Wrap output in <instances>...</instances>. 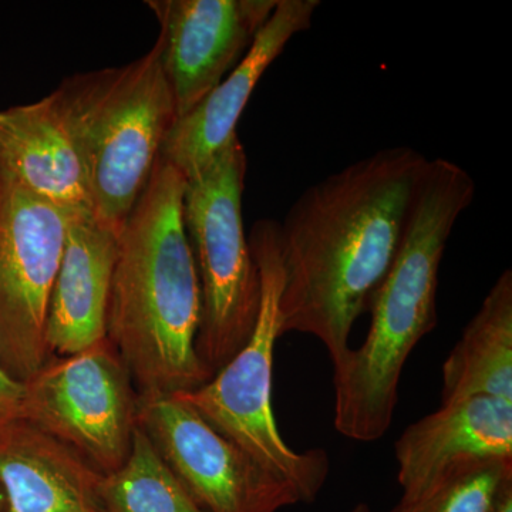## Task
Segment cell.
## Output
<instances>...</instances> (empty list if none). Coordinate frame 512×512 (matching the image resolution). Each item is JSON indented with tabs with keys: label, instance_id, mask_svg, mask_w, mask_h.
<instances>
[{
	"label": "cell",
	"instance_id": "1",
	"mask_svg": "<svg viewBox=\"0 0 512 512\" xmlns=\"http://www.w3.org/2000/svg\"><path fill=\"white\" fill-rule=\"evenodd\" d=\"M429 158L390 147L306 188L279 224L284 285L282 336L305 333L333 366L369 311L399 248L414 191Z\"/></svg>",
	"mask_w": 512,
	"mask_h": 512
},
{
	"label": "cell",
	"instance_id": "2",
	"mask_svg": "<svg viewBox=\"0 0 512 512\" xmlns=\"http://www.w3.org/2000/svg\"><path fill=\"white\" fill-rule=\"evenodd\" d=\"M185 183L158 157L119 232L107 339L141 397L194 392L211 379L195 350L201 289L183 220Z\"/></svg>",
	"mask_w": 512,
	"mask_h": 512
},
{
	"label": "cell",
	"instance_id": "3",
	"mask_svg": "<svg viewBox=\"0 0 512 512\" xmlns=\"http://www.w3.org/2000/svg\"><path fill=\"white\" fill-rule=\"evenodd\" d=\"M474 195L476 183L463 167L429 160L392 265L370 303L365 342L333 366L335 429L346 439L372 443L392 426L404 365L439 322L437 289L447 241Z\"/></svg>",
	"mask_w": 512,
	"mask_h": 512
},
{
	"label": "cell",
	"instance_id": "4",
	"mask_svg": "<svg viewBox=\"0 0 512 512\" xmlns=\"http://www.w3.org/2000/svg\"><path fill=\"white\" fill-rule=\"evenodd\" d=\"M52 94L82 153L94 217L120 231L178 120L157 46L126 66L67 77Z\"/></svg>",
	"mask_w": 512,
	"mask_h": 512
},
{
	"label": "cell",
	"instance_id": "5",
	"mask_svg": "<svg viewBox=\"0 0 512 512\" xmlns=\"http://www.w3.org/2000/svg\"><path fill=\"white\" fill-rule=\"evenodd\" d=\"M248 241L261 276V306L254 332L207 383L175 396L256 463L291 484L299 503L311 504L328 480V453L322 448L299 453L289 447L272 409L274 353L282 336L279 299L284 285L278 222H256Z\"/></svg>",
	"mask_w": 512,
	"mask_h": 512
},
{
	"label": "cell",
	"instance_id": "6",
	"mask_svg": "<svg viewBox=\"0 0 512 512\" xmlns=\"http://www.w3.org/2000/svg\"><path fill=\"white\" fill-rule=\"evenodd\" d=\"M247 154L238 134L187 178L183 220L201 289L195 350L211 377L244 348L261 306V276L242 221Z\"/></svg>",
	"mask_w": 512,
	"mask_h": 512
},
{
	"label": "cell",
	"instance_id": "7",
	"mask_svg": "<svg viewBox=\"0 0 512 512\" xmlns=\"http://www.w3.org/2000/svg\"><path fill=\"white\" fill-rule=\"evenodd\" d=\"M138 392L109 339L53 356L25 383L19 419L73 450L101 476L119 470L138 429Z\"/></svg>",
	"mask_w": 512,
	"mask_h": 512
},
{
	"label": "cell",
	"instance_id": "8",
	"mask_svg": "<svg viewBox=\"0 0 512 512\" xmlns=\"http://www.w3.org/2000/svg\"><path fill=\"white\" fill-rule=\"evenodd\" d=\"M69 214L0 175V365L25 384L52 359L50 295Z\"/></svg>",
	"mask_w": 512,
	"mask_h": 512
},
{
	"label": "cell",
	"instance_id": "9",
	"mask_svg": "<svg viewBox=\"0 0 512 512\" xmlns=\"http://www.w3.org/2000/svg\"><path fill=\"white\" fill-rule=\"evenodd\" d=\"M138 427L202 512H279L299 504L291 484L256 463L180 397L140 396Z\"/></svg>",
	"mask_w": 512,
	"mask_h": 512
},
{
	"label": "cell",
	"instance_id": "10",
	"mask_svg": "<svg viewBox=\"0 0 512 512\" xmlns=\"http://www.w3.org/2000/svg\"><path fill=\"white\" fill-rule=\"evenodd\" d=\"M156 46L178 119L190 113L251 49L278 0H150Z\"/></svg>",
	"mask_w": 512,
	"mask_h": 512
},
{
	"label": "cell",
	"instance_id": "11",
	"mask_svg": "<svg viewBox=\"0 0 512 512\" xmlns=\"http://www.w3.org/2000/svg\"><path fill=\"white\" fill-rule=\"evenodd\" d=\"M399 505L417 503L460 468L512 460V402L474 396L441 403L394 444Z\"/></svg>",
	"mask_w": 512,
	"mask_h": 512
},
{
	"label": "cell",
	"instance_id": "12",
	"mask_svg": "<svg viewBox=\"0 0 512 512\" xmlns=\"http://www.w3.org/2000/svg\"><path fill=\"white\" fill-rule=\"evenodd\" d=\"M319 5L318 0H278L244 59L190 113L175 121L161 148V160L177 168L185 180L210 163L237 134L256 84L293 37L311 28Z\"/></svg>",
	"mask_w": 512,
	"mask_h": 512
},
{
	"label": "cell",
	"instance_id": "13",
	"mask_svg": "<svg viewBox=\"0 0 512 512\" xmlns=\"http://www.w3.org/2000/svg\"><path fill=\"white\" fill-rule=\"evenodd\" d=\"M119 232L97 220L93 212L67 217L62 261L47 309L50 356L76 355L107 339Z\"/></svg>",
	"mask_w": 512,
	"mask_h": 512
},
{
	"label": "cell",
	"instance_id": "14",
	"mask_svg": "<svg viewBox=\"0 0 512 512\" xmlns=\"http://www.w3.org/2000/svg\"><path fill=\"white\" fill-rule=\"evenodd\" d=\"M0 175L67 214L93 212L82 153L53 94L0 110Z\"/></svg>",
	"mask_w": 512,
	"mask_h": 512
},
{
	"label": "cell",
	"instance_id": "15",
	"mask_svg": "<svg viewBox=\"0 0 512 512\" xmlns=\"http://www.w3.org/2000/svg\"><path fill=\"white\" fill-rule=\"evenodd\" d=\"M101 478L82 457L28 421L0 427L3 512H103Z\"/></svg>",
	"mask_w": 512,
	"mask_h": 512
},
{
	"label": "cell",
	"instance_id": "16",
	"mask_svg": "<svg viewBox=\"0 0 512 512\" xmlns=\"http://www.w3.org/2000/svg\"><path fill=\"white\" fill-rule=\"evenodd\" d=\"M487 396L512 402V272L504 271L443 365L441 403Z\"/></svg>",
	"mask_w": 512,
	"mask_h": 512
},
{
	"label": "cell",
	"instance_id": "17",
	"mask_svg": "<svg viewBox=\"0 0 512 512\" xmlns=\"http://www.w3.org/2000/svg\"><path fill=\"white\" fill-rule=\"evenodd\" d=\"M103 512H202L138 427L126 463L103 476Z\"/></svg>",
	"mask_w": 512,
	"mask_h": 512
},
{
	"label": "cell",
	"instance_id": "18",
	"mask_svg": "<svg viewBox=\"0 0 512 512\" xmlns=\"http://www.w3.org/2000/svg\"><path fill=\"white\" fill-rule=\"evenodd\" d=\"M511 484L512 460L481 461L460 468L417 503L389 512H493Z\"/></svg>",
	"mask_w": 512,
	"mask_h": 512
},
{
	"label": "cell",
	"instance_id": "19",
	"mask_svg": "<svg viewBox=\"0 0 512 512\" xmlns=\"http://www.w3.org/2000/svg\"><path fill=\"white\" fill-rule=\"evenodd\" d=\"M25 384L19 383L0 365V427L19 419Z\"/></svg>",
	"mask_w": 512,
	"mask_h": 512
},
{
	"label": "cell",
	"instance_id": "20",
	"mask_svg": "<svg viewBox=\"0 0 512 512\" xmlns=\"http://www.w3.org/2000/svg\"><path fill=\"white\" fill-rule=\"evenodd\" d=\"M493 512H512V484L505 488Z\"/></svg>",
	"mask_w": 512,
	"mask_h": 512
},
{
	"label": "cell",
	"instance_id": "21",
	"mask_svg": "<svg viewBox=\"0 0 512 512\" xmlns=\"http://www.w3.org/2000/svg\"><path fill=\"white\" fill-rule=\"evenodd\" d=\"M350 512H375L365 503L356 504Z\"/></svg>",
	"mask_w": 512,
	"mask_h": 512
},
{
	"label": "cell",
	"instance_id": "22",
	"mask_svg": "<svg viewBox=\"0 0 512 512\" xmlns=\"http://www.w3.org/2000/svg\"><path fill=\"white\" fill-rule=\"evenodd\" d=\"M5 511V495H3L2 488H0V512Z\"/></svg>",
	"mask_w": 512,
	"mask_h": 512
}]
</instances>
